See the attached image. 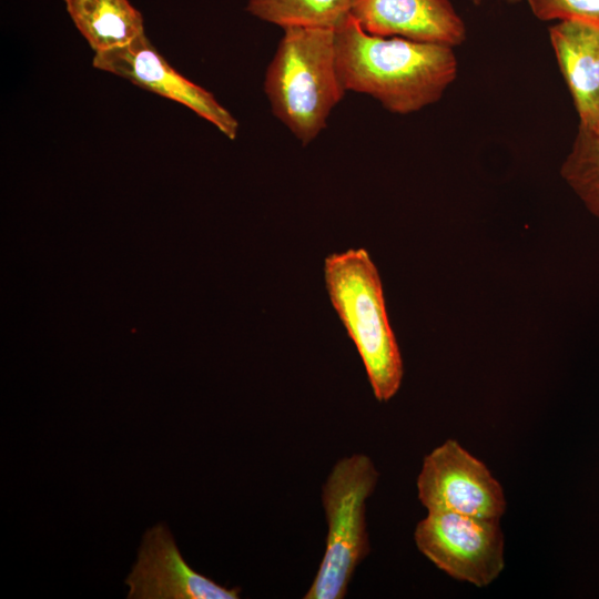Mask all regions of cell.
<instances>
[{"mask_svg": "<svg viewBox=\"0 0 599 599\" xmlns=\"http://www.w3.org/2000/svg\"><path fill=\"white\" fill-rule=\"evenodd\" d=\"M334 32L345 91L370 95L389 112H417L437 102L456 79L451 47L369 34L351 13Z\"/></svg>", "mask_w": 599, "mask_h": 599, "instance_id": "obj_1", "label": "cell"}, {"mask_svg": "<svg viewBox=\"0 0 599 599\" xmlns=\"http://www.w3.org/2000/svg\"><path fill=\"white\" fill-rule=\"evenodd\" d=\"M272 113L306 145L326 128L343 99L334 29L287 28L264 78Z\"/></svg>", "mask_w": 599, "mask_h": 599, "instance_id": "obj_2", "label": "cell"}, {"mask_svg": "<svg viewBox=\"0 0 599 599\" xmlns=\"http://www.w3.org/2000/svg\"><path fill=\"white\" fill-rule=\"evenodd\" d=\"M324 280L329 301L362 358L375 398L388 402L400 387L404 367L374 262L364 248L329 254L324 262Z\"/></svg>", "mask_w": 599, "mask_h": 599, "instance_id": "obj_3", "label": "cell"}, {"mask_svg": "<svg viewBox=\"0 0 599 599\" xmlns=\"http://www.w3.org/2000/svg\"><path fill=\"white\" fill-rule=\"evenodd\" d=\"M379 473L369 456L341 458L322 489L327 522L325 552L305 599H343L358 565L370 551L366 501Z\"/></svg>", "mask_w": 599, "mask_h": 599, "instance_id": "obj_4", "label": "cell"}, {"mask_svg": "<svg viewBox=\"0 0 599 599\" xmlns=\"http://www.w3.org/2000/svg\"><path fill=\"white\" fill-rule=\"evenodd\" d=\"M417 549L451 578L490 585L505 567L499 520L453 512H427L415 528Z\"/></svg>", "mask_w": 599, "mask_h": 599, "instance_id": "obj_5", "label": "cell"}, {"mask_svg": "<svg viewBox=\"0 0 599 599\" xmlns=\"http://www.w3.org/2000/svg\"><path fill=\"white\" fill-rule=\"evenodd\" d=\"M416 486L427 512L499 520L506 511L500 483L455 439H447L424 457Z\"/></svg>", "mask_w": 599, "mask_h": 599, "instance_id": "obj_6", "label": "cell"}, {"mask_svg": "<svg viewBox=\"0 0 599 599\" xmlns=\"http://www.w3.org/2000/svg\"><path fill=\"white\" fill-rule=\"evenodd\" d=\"M92 64L95 69L185 105L231 140L237 135L238 122L229 110L211 92L171 67L145 33L125 47L94 53Z\"/></svg>", "mask_w": 599, "mask_h": 599, "instance_id": "obj_7", "label": "cell"}, {"mask_svg": "<svg viewBox=\"0 0 599 599\" xmlns=\"http://www.w3.org/2000/svg\"><path fill=\"white\" fill-rule=\"evenodd\" d=\"M125 583L129 599H237L241 591L238 587L227 589L193 570L164 524L144 534Z\"/></svg>", "mask_w": 599, "mask_h": 599, "instance_id": "obj_8", "label": "cell"}, {"mask_svg": "<svg viewBox=\"0 0 599 599\" xmlns=\"http://www.w3.org/2000/svg\"><path fill=\"white\" fill-rule=\"evenodd\" d=\"M351 14L374 35L456 47L466 27L449 0H355Z\"/></svg>", "mask_w": 599, "mask_h": 599, "instance_id": "obj_9", "label": "cell"}, {"mask_svg": "<svg viewBox=\"0 0 599 599\" xmlns=\"http://www.w3.org/2000/svg\"><path fill=\"white\" fill-rule=\"evenodd\" d=\"M549 38L581 126L599 135V26L562 20Z\"/></svg>", "mask_w": 599, "mask_h": 599, "instance_id": "obj_10", "label": "cell"}, {"mask_svg": "<svg viewBox=\"0 0 599 599\" xmlns=\"http://www.w3.org/2000/svg\"><path fill=\"white\" fill-rule=\"evenodd\" d=\"M94 53L125 47L144 34L141 12L130 0H63Z\"/></svg>", "mask_w": 599, "mask_h": 599, "instance_id": "obj_11", "label": "cell"}, {"mask_svg": "<svg viewBox=\"0 0 599 599\" xmlns=\"http://www.w3.org/2000/svg\"><path fill=\"white\" fill-rule=\"evenodd\" d=\"M355 0H250L246 11L281 28L335 29Z\"/></svg>", "mask_w": 599, "mask_h": 599, "instance_id": "obj_12", "label": "cell"}, {"mask_svg": "<svg viewBox=\"0 0 599 599\" xmlns=\"http://www.w3.org/2000/svg\"><path fill=\"white\" fill-rule=\"evenodd\" d=\"M560 175L586 209L599 219V135L579 125Z\"/></svg>", "mask_w": 599, "mask_h": 599, "instance_id": "obj_13", "label": "cell"}, {"mask_svg": "<svg viewBox=\"0 0 599 599\" xmlns=\"http://www.w3.org/2000/svg\"><path fill=\"white\" fill-rule=\"evenodd\" d=\"M542 21L580 20L599 26V0H527Z\"/></svg>", "mask_w": 599, "mask_h": 599, "instance_id": "obj_14", "label": "cell"}, {"mask_svg": "<svg viewBox=\"0 0 599 599\" xmlns=\"http://www.w3.org/2000/svg\"><path fill=\"white\" fill-rule=\"evenodd\" d=\"M475 1H477V0H475ZM509 1H512V0H509Z\"/></svg>", "mask_w": 599, "mask_h": 599, "instance_id": "obj_15", "label": "cell"}]
</instances>
